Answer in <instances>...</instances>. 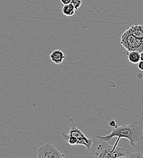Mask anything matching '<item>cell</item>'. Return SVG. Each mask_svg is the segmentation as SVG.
I'll return each mask as SVG.
<instances>
[{"label": "cell", "instance_id": "obj_1", "mask_svg": "<svg viewBox=\"0 0 143 158\" xmlns=\"http://www.w3.org/2000/svg\"><path fill=\"white\" fill-rule=\"evenodd\" d=\"M97 138L99 139L101 142L109 141L114 137L118 139L114 143V147L118 146L119 140L121 138L127 139L129 140L130 144L132 147L135 146V143L143 141V125L136 121L132 122L130 124L126 125L117 126L112 129L111 133L105 136H97Z\"/></svg>", "mask_w": 143, "mask_h": 158}, {"label": "cell", "instance_id": "obj_2", "mask_svg": "<svg viewBox=\"0 0 143 158\" xmlns=\"http://www.w3.org/2000/svg\"><path fill=\"white\" fill-rule=\"evenodd\" d=\"M95 158H117L126 156L125 149L123 147L109 145L106 141H103L99 145L94 153Z\"/></svg>", "mask_w": 143, "mask_h": 158}, {"label": "cell", "instance_id": "obj_3", "mask_svg": "<svg viewBox=\"0 0 143 158\" xmlns=\"http://www.w3.org/2000/svg\"><path fill=\"white\" fill-rule=\"evenodd\" d=\"M121 44L127 52L137 51L141 53L143 51V42L133 36L128 29L121 35Z\"/></svg>", "mask_w": 143, "mask_h": 158}, {"label": "cell", "instance_id": "obj_4", "mask_svg": "<svg viewBox=\"0 0 143 158\" xmlns=\"http://www.w3.org/2000/svg\"><path fill=\"white\" fill-rule=\"evenodd\" d=\"M70 130L69 131V133L68 135L74 136L75 138H77L78 140V145H84L87 150V153L90 151L91 148V146L93 143L92 139L87 138L82 132V130L78 128L76 126V125L74 123V121L72 118L70 120Z\"/></svg>", "mask_w": 143, "mask_h": 158}, {"label": "cell", "instance_id": "obj_5", "mask_svg": "<svg viewBox=\"0 0 143 158\" xmlns=\"http://www.w3.org/2000/svg\"><path fill=\"white\" fill-rule=\"evenodd\" d=\"M64 155L52 144L42 145L38 150L37 158H64Z\"/></svg>", "mask_w": 143, "mask_h": 158}, {"label": "cell", "instance_id": "obj_6", "mask_svg": "<svg viewBox=\"0 0 143 158\" xmlns=\"http://www.w3.org/2000/svg\"><path fill=\"white\" fill-rule=\"evenodd\" d=\"M131 34L143 43V25L141 24H133L128 28Z\"/></svg>", "mask_w": 143, "mask_h": 158}, {"label": "cell", "instance_id": "obj_7", "mask_svg": "<svg viewBox=\"0 0 143 158\" xmlns=\"http://www.w3.org/2000/svg\"><path fill=\"white\" fill-rule=\"evenodd\" d=\"M50 57L51 60L56 64H61L65 59L64 52L59 49L55 50L52 52L50 55Z\"/></svg>", "mask_w": 143, "mask_h": 158}, {"label": "cell", "instance_id": "obj_8", "mask_svg": "<svg viewBox=\"0 0 143 158\" xmlns=\"http://www.w3.org/2000/svg\"><path fill=\"white\" fill-rule=\"evenodd\" d=\"M75 9L74 6L70 3L66 5H64L62 8V13L64 15L67 17H72L75 13Z\"/></svg>", "mask_w": 143, "mask_h": 158}, {"label": "cell", "instance_id": "obj_9", "mask_svg": "<svg viewBox=\"0 0 143 158\" xmlns=\"http://www.w3.org/2000/svg\"><path fill=\"white\" fill-rule=\"evenodd\" d=\"M127 58L132 63L137 64L140 61V53L137 51H131L127 52Z\"/></svg>", "mask_w": 143, "mask_h": 158}, {"label": "cell", "instance_id": "obj_10", "mask_svg": "<svg viewBox=\"0 0 143 158\" xmlns=\"http://www.w3.org/2000/svg\"><path fill=\"white\" fill-rule=\"evenodd\" d=\"M70 3L74 6L75 10H78L82 6V0H71Z\"/></svg>", "mask_w": 143, "mask_h": 158}, {"label": "cell", "instance_id": "obj_11", "mask_svg": "<svg viewBox=\"0 0 143 158\" xmlns=\"http://www.w3.org/2000/svg\"><path fill=\"white\" fill-rule=\"evenodd\" d=\"M128 158H143V155L140 152H135L130 155Z\"/></svg>", "mask_w": 143, "mask_h": 158}, {"label": "cell", "instance_id": "obj_12", "mask_svg": "<svg viewBox=\"0 0 143 158\" xmlns=\"http://www.w3.org/2000/svg\"><path fill=\"white\" fill-rule=\"evenodd\" d=\"M108 125H109V126H110V127H111L113 128H115V127H116L118 126V125H117V123H116L115 120H111V122H109Z\"/></svg>", "mask_w": 143, "mask_h": 158}, {"label": "cell", "instance_id": "obj_13", "mask_svg": "<svg viewBox=\"0 0 143 158\" xmlns=\"http://www.w3.org/2000/svg\"><path fill=\"white\" fill-rule=\"evenodd\" d=\"M138 68L140 70L143 71V61H140L138 63Z\"/></svg>", "mask_w": 143, "mask_h": 158}, {"label": "cell", "instance_id": "obj_14", "mask_svg": "<svg viewBox=\"0 0 143 158\" xmlns=\"http://www.w3.org/2000/svg\"><path fill=\"white\" fill-rule=\"evenodd\" d=\"M60 1H61L62 4H63L64 5L70 4L71 2V0H60Z\"/></svg>", "mask_w": 143, "mask_h": 158}, {"label": "cell", "instance_id": "obj_15", "mask_svg": "<svg viewBox=\"0 0 143 158\" xmlns=\"http://www.w3.org/2000/svg\"><path fill=\"white\" fill-rule=\"evenodd\" d=\"M140 61H143V51L140 53Z\"/></svg>", "mask_w": 143, "mask_h": 158}, {"label": "cell", "instance_id": "obj_16", "mask_svg": "<svg viewBox=\"0 0 143 158\" xmlns=\"http://www.w3.org/2000/svg\"><path fill=\"white\" fill-rule=\"evenodd\" d=\"M117 158H128L126 156H120V157H118Z\"/></svg>", "mask_w": 143, "mask_h": 158}]
</instances>
